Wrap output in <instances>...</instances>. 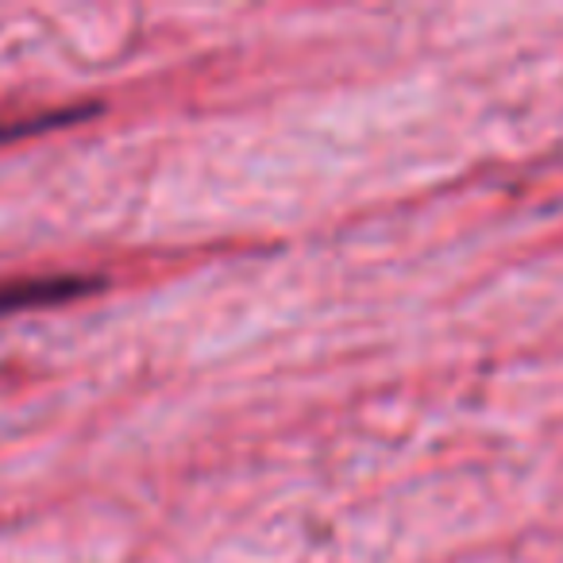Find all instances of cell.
Segmentation results:
<instances>
[{
  "instance_id": "cell-1",
  "label": "cell",
  "mask_w": 563,
  "mask_h": 563,
  "mask_svg": "<svg viewBox=\"0 0 563 563\" xmlns=\"http://www.w3.org/2000/svg\"><path fill=\"white\" fill-rule=\"evenodd\" d=\"M93 290V282L86 278H32L16 282V286H0V317L16 313V309H43L55 301H70Z\"/></svg>"
}]
</instances>
